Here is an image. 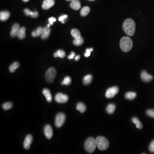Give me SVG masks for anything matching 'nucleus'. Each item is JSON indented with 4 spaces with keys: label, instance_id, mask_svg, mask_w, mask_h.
Wrapping results in <instances>:
<instances>
[{
    "label": "nucleus",
    "instance_id": "f257e3e1",
    "mask_svg": "<svg viewBox=\"0 0 154 154\" xmlns=\"http://www.w3.org/2000/svg\"><path fill=\"white\" fill-rule=\"evenodd\" d=\"M135 23L132 19H127L123 24L124 32L129 36H133L135 31Z\"/></svg>",
    "mask_w": 154,
    "mask_h": 154
},
{
    "label": "nucleus",
    "instance_id": "f03ea898",
    "mask_svg": "<svg viewBox=\"0 0 154 154\" xmlns=\"http://www.w3.org/2000/svg\"><path fill=\"white\" fill-rule=\"evenodd\" d=\"M120 47L124 52H129L133 47V42L131 39L127 36L122 38L120 41Z\"/></svg>",
    "mask_w": 154,
    "mask_h": 154
},
{
    "label": "nucleus",
    "instance_id": "7ed1b4c3",
    "mask_svg": "<svg viewBox=\"0 0 154 154\" xmlns=\"http://www.w3.org/2000/svg\"><path fill=\"white\" fill-rule=\"evenodd\" d=\"M97 147L95 139L92 137L87 138L84 143V148L87 152L92 153Z\"/></svg>",
    "mask_w": 154,
    "mask_h": 154
},
{
    "label": "nucleus",
    "instance_id": "20e7f679",
    "mask_svg": "<svg viewBox=\"0 0 154 154\" xmlns=\"http://www.w3.org/2000/svg\"><path fill=\"white\" fill-rule=\"evenodd\" d=\"M95 139L97 147L99 149L103 151L108 148L109 143L108 140L105 137L98 136Z\"/></svg>",
    "mask_w": 154,
    "mask_h": 154
},
{
    "label": "nucleus",
    "instance_id": "39448f33",
    "mask_svg": "<svg viewBox=\"0 0 154 154\" xmlns=\"http://www.w3.org/2000/svg\"><path fill=\"white\" fill-rule=\"evenodd\" d=\"M57 71L53 67H50L48 69L45 74V79L49 83L53 82L56 78Z\"/></svg>",
    "mask_w": 154,
    "mask_h": 154
},
{
    "label": "nucleus",
    "instance_id": "423d86ee",
    "mask_svg": "<svg viewBox=\"0 0 154 154\" xmlns=\"http://www.w3.org/2000/svg\"><path fill=\"white\" fill-rule=\"evenodd\" d=\"M66 120V116L63 113H60L57 115L55 120V125L57 128L62 127Z\"/></svg>",
    "mask_w": 154,
    "mask_h": 154
},
{
    "label": "nucleus",
    "instance_id": "0eeeda50",
    "mask_svg": "<svg viewBox=\"0 0 154 154\" xmlns=\"http://www.w3.org/2000/svg\"><path fill=\"white\" fill-rule=\"evenodd\" d=\"M119 88L117 86H113L107 89L105 93V96L107 98H114L119 92Z\"/></svg>",
    "mask_w": 154,
    "mask_h": 154
},
{
    "label": "nucleus",
    "instance_id": "6e6552de",
    "mask_svg": "<svg viewBox=\"0 0 154 154\" xmlns=\"http://www.w3.org/2000/svg\"><path fill=\"white\" fill-rule=\"evenodd\" d=\"M55 100L58 103L64 104L67 102L69 100V97L66 94L58 93L55 96Z\"/></svg>",
    "mask_w": 154,
    "mask_h": 154
},
{
    "label": "nucleus",
    "instance_id": "1a4fd4ad",
    "mask_svg": "<svg viewBox=\"0 0 154 154\" xmlns=\"http://www.w3.org/2000/svg\"><path fill=\"white\" fill-rule=\"evenodd\" d=\"M44 132L45 136L48 139H50L53 135V131L52 128L50 125H47L44 128Z\"/></svg>",
    "mask_w": 154,
    "mask_h": 154
},
{
    "label": "nucleus",
    "instance_id": "9d476101",
    "mask_svg": "<svg viewBox=\"0 0 154 154\" xmlns=\"http://www.w3.org/2000/svg\"><path fill=\"white\" fill-rule=\"evenodd\" d=\"M33 140V138L31 134H28L26 136L23 143V147L24 148L27 150L29 149Z\"/></svg>",
    "mask_w": 154,
    "mask_h": 154
},
{
    "label": "nucleus",
    "instance_id": "9b49d317",
    "mask_svg": "<svg viewBox=\"0 0 154 154\" xmlns=\"http://www.w3.org/2000/svg\"><path fill=\"white\" fill-rule=\"evenodd\" d=\"M141 78L143 81L145 83L150 82L153 79V77L151 75L148 74L145 71H143L141 74Z\"/></svg>",
    "mask_w": 154,
    "mask_h": 154
},
{
    "label": "nucleus",
    "instance_id": "f8f14e48",
    "mask_svg": "<svg viewBox=\"0 0 154 154\" xmlns=\"http://www.w3.org/2000/svg\"><path fill=\"white\" fill-rule=\"evenodd\" d=\"M54 0H45L42 5V8L44 10H47L53 7L55 5Z\"/></svg>",
    "mask_w": 154,
    "mask_h": 154
},
{
    "label": "nucleus",
    "instance_id": "ddd939ff",
    "mask_svg": "<svg viewBox=\"0 0 154 154\" xmlns=\"http://www.w3.org/2000/svg\"><path fill=\"white\" fill-rule=\"evenodd\" d=\"M20 29L19 25L16 23L13 25V26L12 27L11 31L10 32V36L12 37H15L16 36H17L18 34L19 33V30Z\"/></svg>",
    "mask_w": 154,
    "mask_h": 154
},
{
    "label": "nucleus",
    "instance_id": "4468645a",
    "mask_svg": "<svg viewBox=\"0 0 154 154\" xmlns=\"http://www.w3.org/2000/svg\"><path fill=\"white\" fill-rule=\"evenodd\" d=\"M50 27H46L43 28L42 34L41 35L42 39L45 40L48 39L50 36Z\"/></svg>",
    "mask_w": 154,
    "mask_h": 154
},
{
    "label": "nucleus",
    "instance_id": "2eb2a0df",
    "mask_svg": "<svg viewBox=\"0 0 154 154\" xmlns=\"http://www.w3.org/2000/svg\"><path fill=\"white\" fill-rule=\"evenodd\" d=\"M70 6L74 10H78L81 8V3L78 0H73L71 2Z\"/></svg>",
    "mask_w": 154,
    "mask_h": 154
},
{
    "label": "nucleus",
    "instance_id": "dca6fc26",
    "mask_svg": "<svg viewBox=\"0 0 154 154\" xmlns=\"http://www.w3.org/2000/svg\"><path fill=\"white\" fill-rule=\"evenodd\" d=\"M42 93L45 95L46 100L48 102H51L52 101V95L50 93V91L47 88H45L42 90Z\"/></svg>",
    "mask_w": 154,
    "mask_h": 154
},
{
    "label": "nucleus",
    "instance_id": "f3484780",
    "mask_svg": "<svg viewBox=\"0 0 154 154\" xmlns=\"http://www.w3.org/2000/svg\"><path fill=\"white\" fill-rule=\"evenodd\" d=\"M10 17V13L7 11H3L0 13V19L2 21H5Z\"/></svg>",
    "mask_w": 154,
    "mask_h": 154
},
{
    "label": "nucleus",
    "instance_id": "a211bd4d",
    "mask_svg": "<svg viewBox=\"0 0 154 154\" xmlns=\"http://www.w3.org/2000/svg\"><path fill=\"white\" fill-rule=\"evenodd\" d=\"M24 13L27 16H31L32 18H36L37 17L39 16V14L37 11L33 12L31 11L30 10H29V9H25L24 10Z\"/></svg>",
    "mask_w": 154,
    "mask_h": 154
},
{
    "label": "nucleus",
    "instance_id": "6ab92c4d",
    "mask_svg": "<svg viewBox=\"0 0 154 154\" xmlns=\"http://www.w3.org/2000/svg\"><path fill=\"white\" fill-rule=\"evenodd\" d=\"M26 28L25 27H22L19 30L17 37L20 39H23L26 36Z\"/></svg>",
    "mask_w": 154,
    "mask_h": 154
},
{
    "label": "nucleus",
    "instance_id": "aec40b11",
    "mask_svg": "<svg viewBox=\"0 0 154 154\" xmlns=\"http://www.w3.org/2000/svg\"><path fill=\"white\" fill-rule=\"evenodd\" d=\"M92 75H87L84 77L83 81L84 85H88L90 84L92 81Z\"/></svg>",
    "mask_w": 154,
    "mask_h": 154
},
{
    "label": "nucleus",
    "instance_id": "412c9836",
    "mask_svg": "<svg viewBox=\"0 0 154 154\" xmlns=\"http://www.w3.org/2000/svg\"><path fill=\"white\" fill-rule=\"evenodd\" d=\"M76 109L80 112L83 113L86 110V107L85 104H84V103H83L82 102H79L77 105Z\"/></svg>",
    "mask_w": 154,
    "mask_h": 154
},
{
    "label": "nucleus",
    "instance_id": "4be33fe9",
    "mask_svg": "<svg viewBox=\"0 0 154 154\" xmlns=\"http://www.w3.org/2000/svg\"><path fill=\"white\" fill-rule=\"evenodd\" d=\"M116 109V105L114 104H110L107 107L106 111L109 114H112L114 112Z\"/></svg>",
    "mask_w": 154,
    "mask_h": 154
},
{
    "label": "nucleus",
    "instance_id": "5701e85b",
    "mask_svg": "<svg viewBox=\"0 0 154 154\" xmlns=\"http://www.w3.org/2000/svg\"><path fill=\"white\" fill-rule=\"evenodd\" d=\"M137 96V94L133 92H129L125 94V97L127 99L132 100Z\"/></svg>",
    "mask_w": 154,
    "mask_h": 154
},
{
    "label": "nucleus",
    "instance_id": "b1692460",
    "mask_svg": "<svg viewBox=\"0 0 154 154\" xmlns=\"http://www.w3.org/2000/svg\"><path fill=\"white\" fill-rule=\"evenodd\" d=\"M66 55V53H65L64 51L62 50H59L54 54V57L55 58L59 57L61 58H65Z\"/></svg>",
    "mask_w": 154,
    "mask_h": 154
},
{
    "label": "nucleus",
    "instance_id": "393cba45",
    "mask_svg": "<svg viewBox=\"0 0 154 154\" xmlns=\"http://www.w3.org/2000/svg\"><path fill=\"white\" fill-rule=\"evenodd\" d=\"M43 28L41 27H39L36 29V30H34L32 33V36L34 37H36L37 36H41L42 34Z\"/></svg>",
    "mask_w": 154,
    "mask_h": 154
},
{
    "label": "nucleus",
    "instance_id": "a878e982",
    "mask_svg": "<svg viewBox=\"0 0 154 154\" xmlns=\"http://www.w3.org/2000/svg\"><path fill=\"white\" fill-rule=\"evenodd\" d=\"M84 39L81 37L75 38L74 40L73 43L74 45L75 46H81V45H83V44L84 43Z\"/></svg>",
    "mask_w": 154,
    "mask_h": 154
},
{
    "label": "nucleus",
    "instance_id": "bb28decb",
    "mask_svg": "<svg viewBox=\"0 0 154 154\" xmlns=\"http://www.w3.org/2000/svg\"><path fill=\"white\" fill-rule=\"evenodd\" d=\"M132 121L134 124H135L136 125L137 128L138 129H141L143 128L142 124L137 117H133L132 118Z\"/></svg>",
    "mask_w": 154,
    "mask_h": 154
},
{
    "label": "nucleus",
    "instance_id": "cd10ccee",
    "mask_svg": "<svg viewBox=\"0 0 154 154\" xmlns=\"http://www.w3.org/2000/svg\"><path fill=\"white\" fill-rule=\"evenodd\" d=\"M19 67V64L17 62H15L13 63V64H12L9 67V70L10 72L13 73L16 70L17 68Z\"/></svg>",
    "mask_w": 154,
    "mask_h": 154
},
{
    "label": "nucleus",
    "instance_id": "c85d7f7f",
    "mask_svg": "<svg viewBox=\"0 0 154 154\" xmlns=\"http://www.w3.org/2000/svg\"><path fill=\"white\" fill-rule=\"evenodd\" d=\"M71 34L75 39L81 37V33L78 29H72L71 31Z\"/></svg>",
    "mask_w": 154,
    "mask_h": 154
},
{
    "label": "nucleus",
    "instance_id": "c756f323",
    "mask_svg": "<svg viewBox=\"0 0 154 154\" xmlns=\"http://www.w3.org/2000/svg\"><path fill=\"white\" fill-rule=\"evenodd\" d=\"M90 11V8L88 7H85L82 8L81 10V15L82 16H87Z\"/></svg>",
    "mask_w": 154,
    "mask_h": 154
},
{
    "label": "nucleus",
    "instance_id": "7c9ffc66",
    "mask_svg": "<svg viewBox=\"0 0 154 154\" xmlns=\"http://www.w3.org/2000/svg\"><path fill=\"white\" fill-rule=\"evenodd\" d=\"M13 104L11 102H5L2 105V108L5 111H7L11 109L13 107Z\"/></svg>",
    "mask_w": 154,
    "mask_h": 154
},
{
    "label": "nucleus",
    "instance_id": "2f4dec72",
    "mask_svg": "<svg viewBox=\"0 0 154 154\" xmlns=\"http://www.w3.org/2000/svg\"><path fill=\"white\" fill-rule=\"evenodd\" d=\"M72 82L71 78L69 76H66L64 78L63 81L61 82V84L63 85H69Z\"/></svg>",
    "mask_w": 154,
    "mask_h": 154
},
{
    "label": "nucleus",
    "instance_id": "473e14b6",
    "mask_svg": "<svg viewBox=\"0 0 154 154\" xmlns=\"http://www.w3.org/2000/svg\"><path fill=\"white\" fill-rule=\"evenodd\" d=\"M147 115L151 118H154V109H151L147 110L146 111Z\"/></svg>",
    "mask_w": 154,
    "mask_h": 154
},
{
    "label": "nucleus",
    "instance_id": "72a5a7b5",
    "mask_svg": "<svg viewBox=\"0 0 154 154\" xmlns=\"http://www.w3.org/2000/svg\"><path fill=\"white\" fill-rule=\"evenodd\" d=\"M93 50V49L92 48H87L86 50V53L84 54V56L86 57V58H88L90 56V55L91 52H92Z\"/></svg>",
    "mask_w": 154,
    "mask_h": 154
},
{
    "label": "nucleus",
    "instance_id": "f704fd0d",
    "mask_svg": "<svg viewBox=\"0 0 154 154\" xmlns=\"http://www.w3.org/2000/svg\"><path fill=\"white\" fill-rule=\"evenodd\" d=\"M149 151L151 153H154V140L151 141L149 146Z\"/></svg>",
    "mask_w": 154,
    "mask_h": 154
},
{
    "label": "nucleus",
    "instance_id": "c9c22d12",
    "mask_svg": "<svg viewBox=\"0 0 154 154\" xmlns=\"http://www.w3.org/2000/svg\"><path fill=\"white\" fill-rule=\"evenodd\" d=\"M67 17H68V16L67 15H64L59 17V21L62 22H64V20L66 18H67Z\"/></svg>",
    "mask_w": 154,
    "mask_h": 154
},
{
    "label": "nucleus",
    "instance_id": "e433bc0d",
    "mask_svg": "<svg viewBox=\"0 0 154 154\" xmlns=\"http://www.w3.org/2000/svg\"><path fill=\"white\" fill-rule=\"evenodd\" d=\"M48 21H49V24L50 25H52L54 22L56 21V19H55V17H50L48 19Z\"/></svg>",
    "mask_w": 154,
    "mask_h": 154
},
{
    "label": "nucleus",
    "instance_id": "4c0bfd02",
    "mask_svg": "<svg viewBox=\"0 0 154 154\" xmlns=\"http://www.w3.org/2000/svg\"><path fill=\"white\" fill-rule=\"evenodd\" d=\"M75 53L74 52H71L70 55H69V56L68 57V58L69 60L71 59H73L74 57H75Z\"/></svg>",
    "mask_w": 154,
    "mask_h": 154
},
{
    "label": "nucleus",
    "instance_id": "58836bf2",
    "mask_svg": "<svg viewBox=\"0 0 154 154\" xmlns=\"http://www.w3.org/2000/svg\"><path fill=\"white\" fill-rule=\"evenodd\" d=\"M80 58V56L78 55L75 58V60L76 61H78L79 60Z\"/></svg>",
    "mask_w": 154,
    "mask_h": 154
},
{
    "label": "nucleus",
    "instance_id": "ea45409f",
    "mask_svg": "<svg viewBox=\"0 0 154 154\" xmlns=\"http://www.w3.org/2000/svg\"><path fill=\"white\" fill-rule=\"evenodd\" d=\"M23 2H28V1H29L30 0H22Z\"/></svg>",
    "mask_w": 154,
    "mask_h": 154
},
{
    "label": "nucleus",
    "instance_id": "a19ab883",
    "mask_svg": "<svg viewBox=\"0 0 154 154\" xmlns=\"http://www.w3.org/2000/svg\"><path fill=\"white\" fill-rule=\"evenodd\" d=\"M47 27H50V24H48V25H47Z\"/></svg>",
    "mask_w": 154,
    "mask_h": 154
},
{
    "label": "nucleus",
    "instance_id": "79ce46f5",
    "mask_svg": "<svg viewBox=\"0 0 154 154\" xmlns=\"http://www.w3.org/2000/svg\"><path fill=\"white\" fill-rule=\"evenodd\" d=\"M66 1H68V2H72L73 0H66Z\"/></svg>",
    "mask_w": 154,
    "mask_h": 154
},
{
    "label": "nucleus",
    "instance_id": "37998d69",
    "mask_svg": "<svg viewBox=\"0 0 154 154\" xmlns=\"http://www.w3.org/2000/svg\"><path fill=\"white\" fill-rule=\"evenodd\" d=\"M88 1H95V0H88Z\"/></svg>",
    "mask_w": 154,
    "mask_h": 154
}]
</instances>
